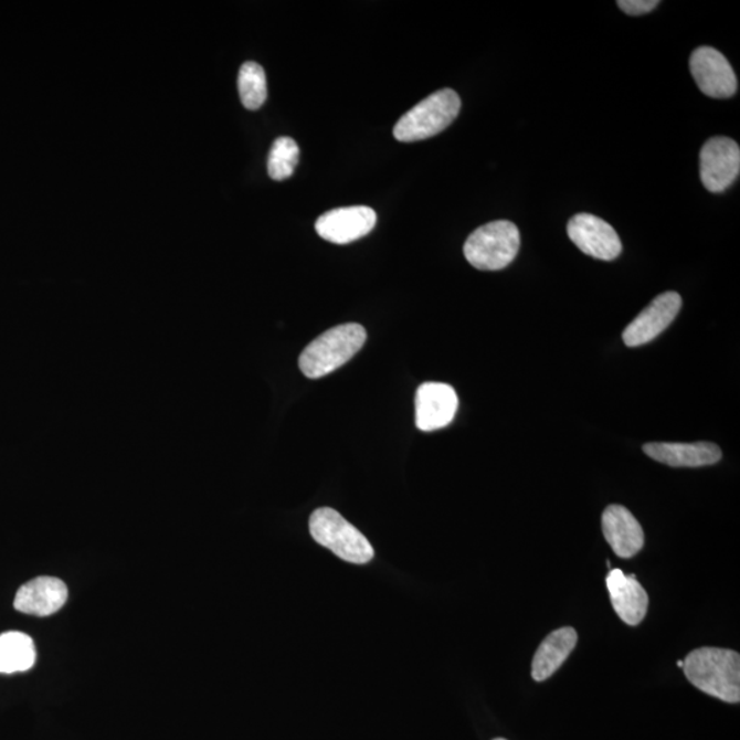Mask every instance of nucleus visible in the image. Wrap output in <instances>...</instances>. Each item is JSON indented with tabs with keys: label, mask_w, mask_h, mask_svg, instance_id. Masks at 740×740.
<instances>
[{
	"label": "nucleus",
	"mask_w": 740,
	"mask_h": 740,
	"mask_svg": "<svg viewBox=\"0 0 740 740\" xmlns=\"http://www.w3.org/2000/svg\"><path fill=\"white\" fill-rule=\"evenodd\" d=\"M367 341L366 328L360 324H341L318 336L299 357L302 373L309 379H321L349 362Z\"/></svg>",
	"instance_id": "2"
},
{
	"label": "nucleus",
	"mask_w": 740,
	"mask_h": 740,
	"mask_svg": "<svg viewBox=\"0 0 740 740\" xmlns=\"http://www.w3.org/2000/svg\"><path fill=\"white\" fill-rule=\"evenodd\" d=\"M568 236L580 252L592 258L613 261L623 252V244L611 224L596 215L577 214L568 222Z\"/></svg>",
	"instance_id": "7"
},
{
	"label": "nucleus",
	"mask_w": 740,
	"mask_h": 740,
	"mask_svg": "<svg viewBox=\"0 0 740 740\" xmlns=\"http://www.w3.org/2000/svg\"><path fill=\"white\" fill-rule=\"evenodd\" d=\"M520 249V231L510 221H494L477 228L465 242L466 261L479 271H500L510 265Z\"/></svg>",
	"instance_id": "4"
},
{
	"label": "nucleus",
	"mask_w": 740,
	"mask_h": 740,
	"mask_svg": "<svg viewBox=\"0 0 740 740\" xmlns=\"http://www.w3.org/2000/svg\"><path fill=\"white\" fill-rule=\"evenodd\" d=\"M35 663L36 648L30 635L19 631L0 635V674L30 670Z\"/></svg>",
	"instance_id": "17"
},
{
	"label": "nucleus",
	"mask_w": 740,
	"mask_h": 740,
	"mask_svg": "<svg viewBox=\"0 0 740 740\" xmlns=\"http://www.w3.org/2000/svg\"><path fill=\"white\" fill-rule=\"evenodd\" d=\"M458 409L457 392L444 383H424L415 394V425L420 431L444 429L455 417Z\"/></svg>",
	"instance_id": "11"
},
{
	"label": "nucleus",
	"mask_w": 740,
	"mask_h": 740,
	"mask_svg": "<svg viewBox=\"0 0 740 740\" xmlns=\"http://www.w3.org/2000/svg\"><path fill=\"white\" fill-rule=\"evenodd\" d=\"M578 632L572 627H563L551 632L546 637L532 662V677L535 681H545L553 676L560 666L571 656L577 647Z\"/></svg>",
	"instance_id": "16"
},
{
	"label": "nucleus",
	"mask_w": 740,
	"mask_h": 740,
	"mask_svg": "<svg viewBox=\"0 0 740 740\" xmlns=\"http://www.w3.org/2000/svg\"><path fill=\"white\" fill-rule=\"evenodd\" d=\"M681 309V296L674 292L658 295L623 334L624 343L639 347L662 335Z\"/></svg>",
	"instance_id": "9"
},
{
	"label": "nucleus",
	"mask_w": 740,
	"mask_h": 740,
	"mask_svg": "<svg viewBox=\"0 0 740 740\" xmlns=\"http://www.w3.org/2000/svg\"><path fill=\"white\" fill-rule=\"evenodd\" d=\"M688 681L709 696L728 704L740 701V657L737 652L701 647L691 652L683 665Z\"/></svg>",
	"instance_id": "1"
},
{
	"label": "nucleus",
	"mask_w": 740,
	"mask_h": 740,
	"mask_svg": "<svg viewBox=\"0 0 740 740\" xmlns=\"http://www.w3.org/2000/svg\"><path fill=\"white\" fill-rule=\"evenodd\" d=\"M690 70L698 88L706 96L727 99L737 94V74L720 51L711 47L697 49L691 54Z\"/></svg>",
	"instance_id": "8"
},
{
	"label": "nucleus",
	"mask_w": 740,
	"mask_h": 740,
	"mask_svg": "<svg viewBox=\"0 0 740 740\" xmlns=\"http://www.w3.org/2000/svg\"><path fill=\"white\" fill-rule=\"evenodd\" d=\"M494 740H506V739H494Z\"/></svg>",
	"instance_id": "22"
},
{
	"label": "nucleus",
	"mask_w": 740,
	"mask_h": 740,
	"mask_svg": "<svg viewBox=\"0 0 740 740\" xmlns=\"http://www.w3.org/2000/svg\"><path fill=\"white\" fill-rule=\"evenodd\" d=\"M242 104L249 110H258L267 98V84L264 67L249 61L241 67L237 78Z\"/></svg>",
	"instance_id": "18"
},
{
	"label": "nucleus",
	"mask_w": 740,
	"mask_h": 740,
	"mask_svg": "<svg viewBox=\"0 0 740 740\" xmlns=\"http://www.w3.org/2000/svg\"><path fill=\"white\" fill-rule=\"evenodd\" d=\"M602 531L606 542L620 558L636 556L645 545V533L641 524L622 505L607 506L603 511Z\"/></svg>",
	"instance_id": "12"
},
{
	"label": "nucleus",
	"mask_w": 740,
	"mask_h": 740,
	"mask_svg": "<svg viewBox=\"0 0 740 740\" xmlns=\"http://www.w3.org/2000/svg\"><path fill=\"white\" fill-rule=\"evenodd\" d=\"M313 539L332 551L341 560L351 563H368L374 557L369 540L343 516L331 508L313 511L309 520Z\"/></svg>",
	"instance_id": "5"
},
{
	"label": "nucleus",
	"mask_w": 740,
	"mask_h": 740,
	"mask_svg": "<svg viewBox=\"0 0 740 740\" xmlns=\"http://www.w3.org/2000/svg\"><path fill=\"white\" fill-rule=\"evenodd\" d=\"M701 180L706 190L725 192L738 179L740 148L736 140L717 136L706 141L699 156Z\"/></svg>",
	"instance_id": "6"
},
{
	"label": "nucleus",
	"mask_w": 740,
	"mask_h": 740,
	"mask_svg": "<svg viewBox=\"0 0 740 740\" xmlns=\"http://www.w3.org/2000/svg\"><path fill=\"white\" fill-rule=\"evenodd\" d=\"M648 457L675 468H698L721 459V450L715 443H647L643 446Z\"/></svg>",
	"instance_id": "15"
},
{
	"label": "nucleus",
	"mask_w": 740,
	"mask_h": 740,
	"mask_svg": "<svg viewBox=\"0 0 740 740\" xmlns=\"http://www.w3.org/2000/svg\"><path fill=\"white\" fill-rule=\"evenodd\" d=\"M683 665H685V662H677V666H679V668H683Z\"/></svg>",
	"instance_id": "21"
},
{
	"label": "nucleus",
	"mask_w": 740,
	"mask_h": 740,
	"mask_svg": "<svg viewBox=\"0 0 740 740\" xmlns=\"http://www.w3.org/2000/svg\"><path fill=\"white\" fill-rule=\"evenodd\" d=\"M66 601V584L56 578L42 577L31 580L17 591L14 607L31 616L45 617L59 612Z\"/></svg>",
	"instance_id": "14"
},
{
	"label": "nucleus",
	"mask_w": 740,
	"mask_h": 740,
	"mask_svg": "<svg viewBox=\"0 0 740 740\" xmlns=\"http://www.w3.org/2000/svg\"><path fill=\"white\" fill-rule=\"evenodd\" d=\"M612 606L625 624L635 627L646 617L648 595L634 574H625L622 569H612L606 578Z\"/></svg>",
	"instance_id": "13"
},
{
	"label": "nucleus",
	"mask_w": 740,
	"mask_h": 740,
	"mask_svg": "<svg viewBox=\"0 0 740 740\" xmlns=\"http://www.w3.org/2000/svg\"><path fill=\"white\" fill-rule=\"evenodd\" d=\"M658 4L657 0H619L617 2L619 8L630 15L651 13Z\"/></svg>",
	"instance_id": "20"
},
{
	"label": "nucleus",
	"mask_w": 740,
	"mask_h": 740,
	"mask_svg": "<svg viewBox=\"0 0 740 740\" xmlns=\"http://www.w3.org/2000/svg\"><path fill=\"white\" fill-rule=\"evenodd\" d=\"M459 110L461 99L454 89L437 91L403 114L394 128L395 139L403 144L430 139L450 127Z\"/></svg>",
	"instance_id": "3"
},
{
	"label": "nucleus",
	"mask_w": 740,
	"mask_h": 740,
	"mask_svg": "<svg viewBox=\"0 0 740 740\" xmlns=\"http://www.w3.org/2000/svg\"><path fill=\"white\" fill-rule=\"evenodd\" d=\"M299 162V147L288 136H282L273 144L267 158V173L276 181L292 178Z\"/></svg>",
	"instance_id": "19"
},
{
	"label": "nucleus",
	"mask_w": 740,
	"mask_h": 740,
	"mask_svg": "<svg viewBox=\"0 0 740 740\" xmlns=\"http://www.w3.org/2000/svg\"><path fill=\"white\" fill-rule=\"evenodd\" d=\"M378 215L368 207H350L324 213L316 222V231L324 241L347 244L373 231Z\"/></svg>",
	"instance_id": "10"
}]
</instances>
